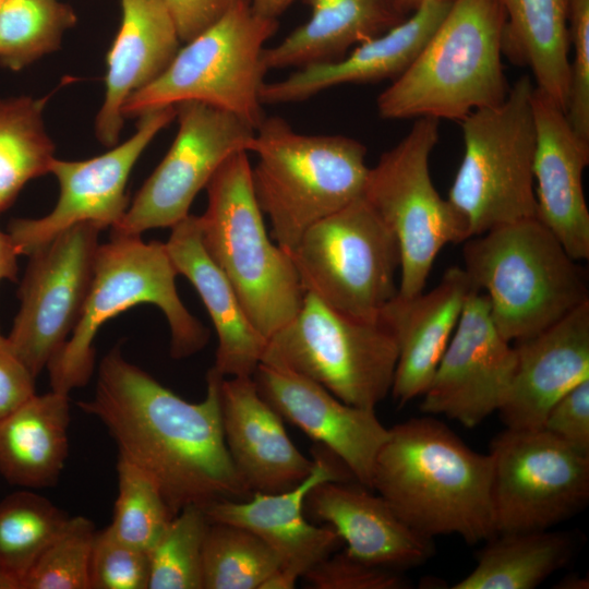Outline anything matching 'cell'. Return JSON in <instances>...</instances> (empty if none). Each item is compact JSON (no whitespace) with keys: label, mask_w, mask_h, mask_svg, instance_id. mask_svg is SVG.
I'll list each match as a JSON object with an SVG mask.
<instances>
[{"label":"cell","mask_w":589,"mask_h":589,"mask_svg":"<svg viewBox=\"0 0 589 589\" xmlns=\"http://www.w3.org/2000/svg\"><path fill=\"white\" fill-rule=\"evenodd\" d=\"M575 550L566 532L539 530L496 534L477 555L471 573L453 589H533L563 568Z\"/></svg>","instance_id":"cell-31"},{"label":"cell","mask_w":589,"mask_h":589,"mask_svg":"<svg viewBox=\"0 0 589 589\" xmlns=\"http://www.w3.org/2000/svg\"><path fill=\"white\" fill-rule=\"evenodd\" d=\"M277 28V20L255 13L250 0H235L216 22L185 41L154 81L128 97L123 117L200 101L228 111L256 130L265 118L263 51Z\"/></svg>","instance_id":"cell-9"},{"label":"cell","mask_w":589,"mask_h":589,"mask_svg":"<svg viewBox=\"0 0 589 589\" xmlns=\"http://www.w3.org/2000/svg\"><path fill=\"white\" fill-rule=\"evenodd\" d=\"M453 0H426L402 22L357 45L342 58L298 68L287 77L264 83L262 104L305 100L327 88L397 79L433 35Z\"/></svg>","instance_id":"cell-25"},{"label":"cell","mask_w":589,"mask_h":589,"mask_svg":"<svg viewBox=\"0 0 589 589\" xmlns=\"http://www.w3.org/2000/svg\"><path fill=\"white\" fill-rule=\"evenodd\" d=\"M253 380L283 420L332 452L371 490L375 458L388 436L375 409L348 405L313 380L274 363L260 362Z\"/></svg>","instance_id":"cell-18"},{"label":"cell","mask_w":589,"mask_h":589,"mask_svg":"<svg viewBox=\"0 0 589 589\" xmlns=\"http://www.w3.org/2000/svg\"><path fill=\"white\" fill-rule=\"evenodd\" d=\"M248 152L231 155L208 184L202 243L268 340L300 310L305 292L290 254L272 242L255 197Z\"/></svg>","instance_id":"cell-7"},{"label":"cell","mask_w":589,"mask_h":589,"mask_svg":"<svg viewBox=\"0 0 589 589\" xmlns=\"http://www.w3.org/2000/svg\"><path fill=\"white\" fill-rule=\"evenodd\" d=\"M221 424L233 466L253 495L290 490L313 470L286 432L283 418L259 394L253 377H224Z\"/></svg>","instance_id":"cell-22"},{"label":"cell","mask_w":589,"mask_h":589,"mask_svg":"<svg viewBox=\"0 0 589 589\" xmlns=\"http://www.w3.org/2000/svg\"><path fill=\"white\" fill-rule=\"evenodd\" d=\"M305 293L363 321H377L398 293L396 236L363 196L312 225L289 252Z\"/></svg>","instance_id":"cell-11"},{"label":"cell","mask_w":589,"mask_h":589,"mask_svg":"<svg viewBox=\"0 0 589 589\" xmlns=\"http://www.w3.org/2000/svg\"><path fill=\"white\" fill-rule=\"evenodd\" d=\"M69 517L29 489L16 491L0 502V570L19 589L21 580Z\"/></svg>","instance_id":"cell-33"},{"label":"cell","mask_w":589,"mask_h":589,"mask_svg":"<svg viewBox=\"0 0 589 589\" xmlns=\"http://www.w3.org/2000/svg\"><path fill=\"white\" fill-rule=\"evenodd\" d=\"M98 226H72L32 252L17 297L20 309L7 336L37 377L75 328L94 275Z\"/></svg>","instance_id":"cell-15"},{"label":"cell","mask_w":589,"mask_h":589,"mask_svg":"<svg viewBox=\"0 0 589 589\" xmlns=\"http://www.w3.org/2000/svg\"><path fill=\"white\" fill-rule=\"evenodd\" d=\"M312 458V472L290 490L255 493L243 501L223 500L204 508L209 521L239 526L256 534L278 557L279 569L294 580L332 554L342 542L330 526H318L306 520V494L321 482L356 481L348 467L325 447L316 444Z\"/></svg>","instance_id":"cell-19"},{"label":"cell","mask_w":589,"mask_h":589,"mask_svg":"<svg viewBox=\"0 0 589 589\" xmlns=\"http://www.w3.org/2000/svg\"><path fill=\"white\" fill-rule=\"evenodd\" d=\"M134 134L108 152L86 160L53 158L49 172L60 194L53 209L40 218H15L8 225L20 255L52 240L61 231L84 223L112 228L129 207L125 193L132 168L157 133L176 118V106L159 107L139 116Z\"/></svg>","instance_id":"cell-16"},{"label":"cell","mask_w":589,"mask_h":589,"mask_svg":"<svg viewBox=\"0 0 589 589\" xmlns=\"http://www.w3.org/2000/svg\"><path fill=\"white\" fill-rule=\"evenodd\" d=\"M251 169L256 201L272 237L288 253L314 224L363 195L366 147L345 135L303 134L280 117L255 130Z\"/></svg>","instance_id":"cell-5"},{"label":"cell","mask_w":589,"mask_h":589,"mask_svg":"<svg viewBox=\"0 0 589 589\" xmlns=\"http://www.w3.org/2000/svg\"><path fill=\"white\" fill-rule=\"evenodd\" d=\"M35 378L0 334V420L36 394Z\"/></svg>","instance_id":"cell-43"},{"label":"cell","mask_w":589,"mask_h":589,"mask_svg":"<svg viewBox=\"0 0 589 589\" xmlns=\"http://www.w3.org/2000/svg\"><path fill=\"white\" fill-rule=\"evenodd\" d=\"M557 589H588V577L576 574H569L563 577L555 586Z\"/></svg>","instance_id":"cell-47"},{"label":"cell","mask_w":589,"mask_h":589,"mask_svg":"<svg viewBox=\"0 0 589 589\" xmlns=\"http://www.w3.org/2000/svg\"><path fill=\"white\" fill-rule=\"evenodd\" d=\"M440 120L418 118L394 147L369 169L363 197L397 238L400 250L398 294L423 291L434 261L448 243L467 240L465 227L433 184L430 156Z\"/></svg>","instance_id":"cell-12"},{"label":"cell","mask_w":589,"mask_h":589,"mask_svg":"<svg viewBox=\"0 0 589 589\" xmlns=\"http://www.w3.org/2000/svg\"><path fill=\"white\" fill-rule=\"evenodd\" d=\"M185 43L216 22L235 0H164Z\"/></svg>","instance_id":"cell-44"},{"label":"cell","mask_w":589,"mask_h":589,"mask_svg":"<svg viewBox=\"0 0 589 589\" xmlns=\"http://www.w3.org/2000/svg\"><path fill=\"white\" fill-rule=\"evenodd\" d=\"M225 376L213 366L203 400L190 402L129 362L113 347L98 368L95 394L79 408L97 418L119 456L158 486L175 516L188 506L252 496L226 446L220 410Z\"/></svg>","instance_id":"cell-1"},{"label":"cell","mask_w":589,"mask_h":589,"mask_svg":"<svg viewBox=\"0 0 589 589\" xmlns=\"http://www.w3.org/2000/svg\"><path fill=\"white\" fill-rule=\"evenodd\" d=\"M542 428L589 453V378L569 389L551 407Z\"/></svg>","instance_id":"cell-42"},{"label":"cell","mask_w":589,"mask_h":589,"mask_svg":"<svg viewBox=\"0 0 589 589\" xmlns=\"http://www.w3.org/2000/svg\"><path fill=\"white\" fill-rule=\"evenodd\" d=\"M515 365V347L494 325L486 296L473 290L422 395L421 411L474 428L501 407Z\"/></svg>","instance_id":"cell-17"},{"label":"cell","mask_w":589,"mask_h":589,"mask_svg":"<svg viewBox=\"0 0 589 589\" xmlns=\"http://www.w3.org/2000/svg\"><path fill=\"white\" fill-rule=\"evenodd\" d=\"M397 357L382 320L354 318L305 293L298 313L268 338L262 361L313 380L348 405L375 409L390 393Z\"/></svg>","instance_id":"cell-10"},{"label":"cell","mask_w":589,"mask_h":589,"mask_svg":"<svg viewBox=\"0 0 589 589\" xmlns=\"http://www.w3.org/2000/svg\"><path fill=\"white\" fill-rule=\"evenodd\" d=\"M401 7L407 11L408 13H411L413 10H416L422 2L426 0H399Z\"/></svg>","instance_id":"cell-49"},{"label":"cell","mask_w":589,"mask_h":589,"mask_svg":"<svg viewBox=\"0 0 589 589\" xmlns=\"http://www.w3.org/2000/svg\"><path fill=\"white\" fill-rule=\"evenodd\" d=\"M117 478L118 494L109 527L122 541L148 552L173 515L153 480L121 457Z\"/></svg>","instance_id":"cell-37"},{"label":"cell","mask_w":589,"mask_h":589,"mask_svg":"<svg viewBox=\"0 0 589 589\" xmlns=\"http://www.w3.org/2000/svg\"><path fill=\"white\" fill-rule=\"evenodd\" d=\"M473 285L464 267L452 266L437 286L412 297L398 293L382 310V320L398 348L392 396L399 406L422 396L454 334Z\"/></svg>","instance_id":"cell-24"},{"label":"cell","mask_w":589,"mask_h":589,"mask_svg":"<svg viewBox=\"0 0 589 589\" xmlns=\"http://www.w3.org/2000/svg\"><path fill=\"white\" fill-rule=\"evenodd\" d=\"M69 395L35 394L0 420V473L24 489L53 486L69 452Z\"/></svg>","instance_id":"cell-29"},{"label":"cell","mask_w":589,"mask_h":589,"mask_svg":"<svg viewBox=\"0 0 589 589\" xmlns=\"http://www.w3.org/2000/svg\"><path fill=\"white\" fill-rule=\"evenodd\" d=\"M177 275L164 242L111 235L110 241L99 244L81 317L46 368L51 389L69 395L85 386L94 371L97 332L110 318L139 304L156 305L165 314L173 359L202 350L209 332L179 298Z\"/></svg>","instance_id":"cell-6"},{"label":"cell","mask_w":589,"mask_h":589,"mask_svg":"<svg viewBox=\"0 0 589 589\" xmlns=\"http://www.w3.org/2000/svg\"><path fill=\"white\" fill-rule=\"evenodd\" d=\"M569 41L574 56L566 116L574 131L589 142V0L570 2Z\"/></svg>","instance_id":"cell-41"},{"label":"cell","mask_w":589,"mask_h":589,"mask_svg":"<svg viewBox=\"0 0 589 589\" xmlns=\"http://www.w3.org/2000/svg\"><path fill=\"white\" fill-rule=\"evenodd\" d=\"M47 99H0V214L28 181L49 172L55 145L43 120Z\"/></svg>","instance_id":"cell-32"},{"label":"cell","mask_w":589,"mask_h":589,"mask_svg":"<svg viewBox=\"0 0 589 589\" xmlns=\"http://www.w3.org/2000/svg\"><path fill=\"white\" fill-rule=\"evenodd\" d=\"M122 17L107 53L105 99L96 117L98 140L115 146L130 95L154 81L180 48L175 21L164 0H121Z\"/></svg>","instance_id":"cell-26"},{"label":"cell","mask_w":589,"mask_h":589,"mask_svg":"<svg viewBox=\"0 0 589 589\" xmlns=\"http://www.w3.org/2000/svg\"><path fill=\"white\" fill-rule=\"evenodd\" d=\"M178 132L111 235L141 236L172 228L189 215L197 193L238 152H251L255 129L237 116L200 101L176 105Z\"/></svg>","instance_id":"cell-14"},{"label":"cell","mask_w":589,"mask_h":589,"mask_svg":"<svg viewBox=\"0 0 589 589\" xmlns=\"http://www.w3.org/2000/svg\"><path fill=\"white\" fill-rule=\"evenodd\" d=\"M96 531L88 518L69 517L21 580L20 589H91L89 562Z\"/></svg>","instance_id":"cell-38"},{"label":"cell","mask_w":589,"mask_h":589,"mask_svg":"<svg viewBox=\"0 0 589 589\" xmlns=\"http://www.w3.org/2000/svg\"><path fill=\"white\" fill-rule=\"evenodd\" d=\"M76 23L73 9L59 0H2L0 64L19 71L59 48Z\"/></svg>","instance_id":"cell-35"},{"label":"cell","mask_w":589,"mask_h":589,"mask_svg":"<svg viewBox=\"0 0 589 589\" xmlns=\"http://www.w3.org/2000/svg\"><path fill=\"white\" fill-rule=\"evenodd\" d=\"M313 589H404L401 572L359 561L346 551L329 554L302 576Z\"/></svg>","instance_id":"cell-40"},{"label":"cell","mask_w":589,"mask_h":589,"mask_svg":"<svg viewBox=\"0 0 589 589\" xmlns=\"http://www.w3.org/2000/svg\"><path fill=\"white\" fill-rule=\"evenodd\" d=\"M148 552L118 538L107 526L96 531L89 562L91 589H147Z\"/></svg>","instance_id":"cell-39"},{"label":"cell","mask_w":589,"mask_h":589,"mask_svg":"<svg viewBox=\"0 0 589 589\" xmlns=\"http://www.w3.org/2000/svg\"><path fill=\"white\" fill-rule=\"evenodd\" d=\"M20 256L11 237L0 229V281H15L17 277V257Z\"/></svg>","instance_id":"cell-45"},{"label":"cell","mask_w":589,"mask_h":589,"mask_svg":"<svg viewBox=\"0 0 589 589\" xmlns=\"http://www.w3.org/2000/svg\"><path fill=\"white\" fill-rule=\"evenodd\" d=\"M531 104L537 218L573 259L588 260L589 211L582 176L589 164V142L574 131L565 110L536 85Z\"/></svg>","instance_id":"cell-20"},{"label":"cell","mask_w":589,"mask_h":589,"mask_svg":"<svg viewBox=\"0 0 589 589\" xmlns=\"http://www.w3.org/2000/svg\"><path fill=\"white\" fill-rule=\"evenodd\" d=\"M296 1L298 0H250L255 13L274 20H277Z\"/></svg>","instance_id":"cell-46"},{"label":"cell","mask_w":589,"mask_h":589,"mask_svg":"<svg viewBox=\"0 0 589 589\" xmlns=\"http://www.w3.org/2000/svg\"><path fill=\"white\" fill-rule=\"evenodd\" d=\"M0 589H19L17 584L0 570Z\"/></svg>","instance_id":"cell-48"},{"label":"cell","mask_w":589,"mask_h":589,"mask_svg":"<svg viewBox=\"0 0 589 589\" xmlns=\"http://www.w3.org/2000/svg\"><path fill=\"white\" fill-rule=\"evenodd\" d=\"M504 27L498 0H453L412 63L377 97L380 116L461 121L501 104L510 88L502 64Z\"/></svg>","instance_id":"cell-3"},{"label":"cell","mask_w":589,"mask_h":589,"mask_svg":"<svg viewBox=\"0 0 589 589\" xmlns=\"http://www.w3.org/2000/svg\"><path fill=\"white\" fill-rule=\"evenodd\" d=\"M533 88L531 76L522 75L501 104L474 110L460 121L464 156L447 200L467 240L537 217Z\"/></svg>","instance_id":"cell-8"},{"label":"cell","mask_w":589,"mask_h":589,"mask_svg":"<svg viewBox=\"0 0 589 589\" xmlns=\"http://www.w3.org/2000/svg\"><path fill=\"white\" fill-rule=\"evenodd\" d=\"M489 453L496 534L548 530L586 507L589 453L543 428H506Z\"/></svg>","instance_id":"cell-13"},{"label":"cell","mask_w":589,"mask_h":589,"mask_svg":"<svg viewBox=\"0 0 589 589\" xmlns=\"http://www.w3.org/2000/svg\"><path fill=\"white\" fill-rule=\"evenodd\" d=\"M514 347V374L497 411L506 428H542L551 407L589 378V301Z\"/></svg>","instance_id":"cell-21"},{"label":"cell","mask_w":589,"mask_h":589,"mask_svg":"<svg viewBox=\"0 0 589 589\" xmlns=\"http://www.w3.org/2000/svg\"><path fill=\"white\" fill-rule=\"evenodd\" d=\"M203 589H261L280 568L273 550L250 530L209 521L202 553Z\"/></svg>","instance_id":"cell-34"},{"label":"cell","mask_w":589,"mask_h":589,"mask_svg":"<svg viewBox=\"0 0 589 589\" xmlns=\"http://www.w3.org/2000/svg\"><path fill=\"white\" fill-rule=\"evenodd\" d=\"M1 2H2V0H0V5H1Z\"/></svg>","instance_id":"cell-50"},{"label":"cell","mask_w":589,"mask_h":589,"mask_svg":"<svg viewBox=\"0 0 589 589\" xmlns=\"http://www.w3.org/2000/svg\"><path fill=\"white\" fill-rule=\"evenodd\" d=\"M464 269L512 341L531 337L589 301L585 269L537 217L462 242Z\"/></svg>","instance_id":"cell-4"},{"label":"cell","mask_w":589,"mask_h":589,"mask_svg":"<svg viewBox=\"0 0 589 589\" xmlns=\"http://www.w3.org/2000/svg\"><path fill=\"white\" fill-rule=\"evenodd\" d=\"M209 520L204 508L175 515L148 551L147 589H203L202 553Z\"/></svg>","instance_id":"cell-36"},{"label":"cell","mask_w":589,"mask_h":589,"mask_svg":"<svg viewBox=\"0 0 589 589\" xmlns=\"http://www.w3.org/2000/svg\"><path fill=\"white\" fill-rule=\"evenodd\" d=\"M492 477L490 453L471 449L432 417L410 418L388 429L371 490L421 534L476 544L496 536Z\"/></svg>","instance_id":"cell-2"},{"label":"cell","mask_w":589,"mask_h":589,"mask_svg":"<svg viewBox=\"0 0 589 589\" xmlns=\"http://www.w3.org/2000/svg\"><path fill=\"white\" fill-rule=\"evenodd\" d=\"M505 13L503 55L530 69L536 87L566 112L572 0H498Z\"/></svg>","instance_id":"cell-30"},{"label":"cell","mask_w":589,"mask_h":589,"mask_svg":"<svg viewBox=\"0 0 589 589\" xmlns=\"http://www.w3.org/2000/svg\"><path fill=\"white\" fill-rule=\"evenodd\" d=\"M165 243L177 273L193 285L216 330L213 368L225 377H253L267 339L251 323L230 281L206 252L199 216L189 214L176 224Z\"/></svg>","instance_id":"cell-27"},{"label":"cell","mask_w":589,"mask_h":589,"mask_svg":"<svg viewBox=\"0 0 589 589\" xmlns=\"http://www.w3.org/2000/svg\"><path fill=\"white\" fill-rule=\"evenodd\" d=\"M304 514L330 526L349 555L374 566L402 572L434 554L433 539L410 527L383 496L359 482L316 484L305 496Z\"/></svg>","instance_id":"cell-23"},{"label":"cell","mask_w":589,"mask_h":589,"mask_svg":"<svg viewBox=\"0 0 589 589\" xmlns=\"http://www.w3.org/2000/svg\"><path fill=\"white\" fill-rule=\"evenodd\" d=\"M310 17L272 47H265L266 70L330 62L350 48L402 22L408 12L399 0H304Z\"/></svg>","instance_id":"cell-28"}]
</instances>
